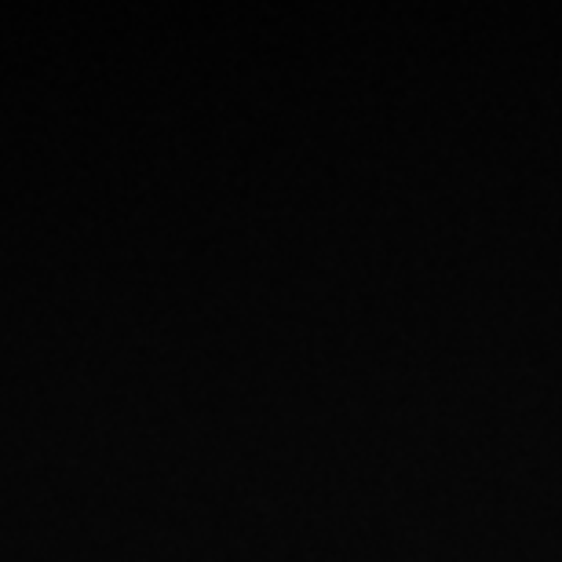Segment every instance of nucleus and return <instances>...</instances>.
Segmentation results:
<instances>
[]
</instances>
